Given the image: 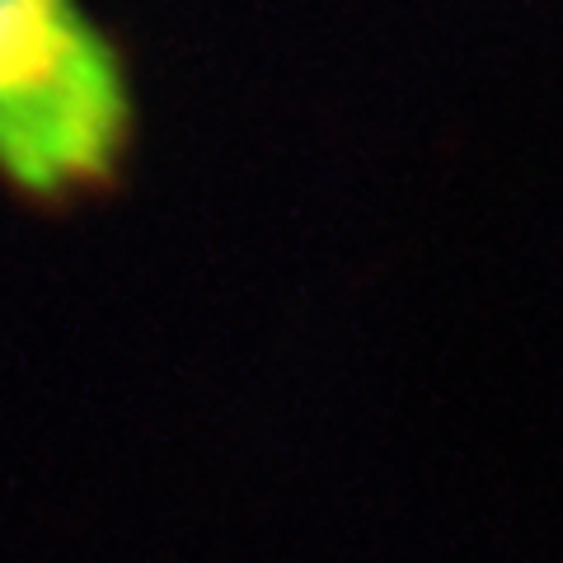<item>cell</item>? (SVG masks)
Masks as SVG:
<instances>
[{
  "label": "cell",
  "instance_id": "1",
  "mask_svg": "<svg viewBox=\"0 0 563 563\" xmlns=\"http://www.w3.org/2000/svg\"><path fill=\"white\" fill-rule=\"evenodd\" d=\"M132 136L118 47L80 0H0V179L76 198L113 179Z\"/></svg>",
  "mask_w": 563,
  "mask_h": 563
}]
</instances>
